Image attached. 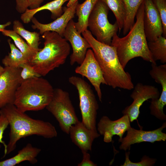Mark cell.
<instances>
[{
  "label": "cell",
  "instance_id": "6da1fadb",
  "mask_svg": "<svg viewBox=\"0 0 166 166\" xmlns=\"http://www.w3.org/2000/svg\"><path fill=\"white\" fill-rule=\"evenodd\" d=\"M81 34L90 45L106 85L113 89H133L134 85L131 76L121 65L116 48L98 41L88 29Z\"/></svg>",
  "mask_w": 166,
  "mask_h": 166
},
{
  "label": "cell",
  "instance_id": "7a4b0ae2",
  "mask_svg": "<svg viewBox=\"0 0 166 166\" xmlns=\"http://www.w3.org/2000/svg\"><path fill=\"white\" fill-rule=\"evenodd\" d=\"M0 112L6 117L10 126L6 155L15 149L17 142L22 138L35 135L51 139L57 135L55 127L50 123L33 119L19 111L13 104L6 105Z\"/></svg>",
  "mask_w": 166,
  "mask_h": 166
},
{
  "label": "cell",
  "instance_id": "3957f363",
  "mask_svg": "<svg viewBox=\"0 0 166 166\" xmlns=\"http://www.w3.org/2000/svg\"><path fill=\"white\" fill-rule=\"evenodd\" d=\"M144 12L143 1L136 13V21L126 35L120 38L116 34L113 37L111 45L116 48L119 60L124 69L130 60L138 57L156 64L148 48L144 32Z\"/></svg>",
  "mask_w": 166,
  "mask_h": 166
},
{
  "label": "cell",
  "instance_id": "277c9868",
  "mask_svg": "<svg viewBox=\"0 0 166 166\" xmlns=\"http://www.w3.org/2000/svg\"><path fill=\"white\" fill-rule=\"evenodd\" d=\"M44 46L28 63L41 76H45L64 64L70 54L67 41L57 33L47 31L43 34Z\"/></svg>",
  "mask_w": 166,
  "mask_h": 166
},
{
  "label": "cell",
  "instance_id": "5b68a950",
  "mask_svg": "<svg viewBox=\"0 0 166 166\" xmlns=\"http://www.w3.org/2000/svg\"><path fill=\"white\" fill-rule=\"evenodd\" d=\"M54 90L50 83L41 77L22 80L16 90L13 104L23 113L42 110L51 101Z\"/></svg>",
  "mask_w": 166,
  "mask_h": 166
},
{
  "label": "cell",
  "instance_id": "8992f818",
  "mask_svg": "<svg viewBox=\"0 0 166 166\" xmlns=\"http://www.w3.org/2000/svg\"><path fill=\"white\" fill-rule=\"evenodd\" d=\"M68 81L78 91L82 122L88 128L100 136L96 126L99 105L91 86L83 79L75 76L69 77Z\"/></svg>",
  "mask_w": 166,
  "mask_h": 166
},
{
  "label": "cell",
  "instance_id": "52a82bcc",
  "mask_svg": "<svg viewBox=\"0 0 166 166\" xmlns=\"http://www.w3.org/2000/svg\"><path fill=\"white\" fill-rule=\"evenodd\" d=\"M46 108L66 134H69L71 126L79 121L69 93L61 89H54L52 98Z\"/></svg>",
  "mask_w": 166,
  "mask_h": 166
},
{
  "label": "cell",
  "instance_id": "ba28073f",
  "mask_svg": "<svg viewBox=\"0 0 166 166\" xmlns=\"http://www.w3.org/2000/svg\"><path fill=\"white\" fill-rule=\"evenodd\" d=\"M109 9L103 1L98 0L90 14L88 21V28L96 39L101 43L111 45L113 37L119 29L116 21L110 23L108 18Z\"/></svg>",
  "mask_w": 166,
  "mask_h": 166
},
{
  "label": "cell",
  "instance_id": "9c48e42d",
  "mask_svg": "<svg viewBox=\"0 0 166 166\" xmlns=\"http://www.w3.org/2000/svg\"><path fill=\"white\" fill-rule=\"evenodd\" d=\"M77 67L75 72L86 77L89 81L97 93L99 99L102 101L101 84L106 85L99 65L92 49H89L81 63Z\"/></svg>",
  "mask_w": 166,
  "mask_h": 166
},
{
  "label": "cell",
  "instance_id": "30bf717a",
  "mask_svg": "<svg viewBox=\"0 0 166 166\" xmlns=\"http://www.w3.org/2000/svg\"><path fill=\"white\" fill-rule=\"evenodd\" d=\"M133 89L130 96L133 102L122 111L123 115L128 116L130 122L137 119L140 113V108L144 101L149 99H157L160 96L158 88L152 85L138 83Z\"/></svg>",
  "mask_w": 166,
  "mask_h": 166
},
{
  "label": "cell",
  "instance_id": "8fae6325",
  "mask_svg": "<svg viewBox=\"0 0 166 166\" xmlns=\"http://www.w3.org/2000/svg\"><path fill=\"white\" fill-rule=\"evenodd\" d=\"M5 68L0 77V110L7 105L13 104L16 90L22 81L21 68Z\"/></svg>",
  "mask_w": 166,
  "mask_h": 166
},
{
  "label": "cell",
  "instance_id": "7c38bea8",
  "mask_svg": "<svg viewBox=\"0 0 166 166\" xmlns=\"http://www.w3.org/2000/svg\"><path fill=\"white\" fill-rule=\"evenodd\" d=\"M166 127V122L164 123L160 127L151 131H144L142 129L137 130L131 127L127 131L126 136L122 138L119 142L121 143L119 148L126 151L130 149L132 145L136 143L144 142L153 143L156 141H165L166 134L162 131Z\"/></svg>",
  "mask_w": 166,
  "mask_h": 166
},
{
  "label": "cell",
  "instance_id": "4fadbf2b",
  "mask_svg": "<svg viewBox=\"0 0 166 166\" xmlns=\"http://www.w3.org/2000/svg\"><path fill=\"white\" fill-rule=\"evenodd\" d=\"M74 23L73 19L69 21L63 35V37L70 43L72 48V53L70 57V63L71 65L75 63L81 64L85 58L87 50L91 48L88 42L77 30Z\"/></svg>",
  "mask_w": 166,
  "mask_h": 166
},
{
  "label": "cell",
  "instance_id": "5bb4252c",
  "mask_svg": "<svg viewBox=\"0 0 166 166\" xmlns=\"http://www.w3.org/2000/svg\"><path fill=\"white\" fill-rule=\"evenodd\" d=\"M131 127L129 117L126 115L115 121L104 116L100 120L97 128L98 133L103 136L104 141L109 143L112 142L113 136L116 135L119 137V142L125 132Z\"/></svg>",
  "mask_w": 166,
  "mask_h": 166
},
{
  "label": "cell",
  "instance_id": "9a60e30c",
  "mask_svg": "<svg viewBox=\"0 0 166 166\" xmlns=\"http://www.w3.org/2000/svg\"><path fill=\"white\" fill-rule=\"evenodd\" d=\"M143 25L147 42L153 41L162 35L163 29L159 14L152 0H144Z\"/></svg>",
  "mask_w": 166,
  "mask_h": 166
},
{
  "label": "cell",
  "instance_id": "2e32d148",
  "mask_svg": "<svg viewBox=\"0 0 166 166\" xmlns=\"http://www.w3.org/2000/svg\"><path fill=\"white\" fill-rule=\"evenodd\" d=\"M78 3L76 2L70 6L65 8L64 11L60 17L53 22L48 24H42L33 17L31 21L33 25L32 28L34 30L37 29L39 31V34H42L45 32L50 31L55 32L63 37L64 34L69 21L74 17L76 14V6Z\"/></svg>",
  "mask_w": 166,
  "mask_h": 166
},
{
  "label": "cell",
  "instance_id": "e0dca14e",
  "mask_svg": "<svg viewBox=\"0 0 166 166\" xmlns=\"http://www.w3.org/2000/svg\"><path fill=\"white\" fill-rule=\"evenodd\" d=\"M69 134L72 142L81 152L91 151L93 141L99 136L88 128L79 121L71 126Z\"/></svg>",
  "mask_w": 166,
  "mask_h": 166
},
{
  "label": "cell",
  "instance_id": "ac0fdd59",
  "mask_svg": "<svg viewBox=\"0 0 166 166\" xmlns=\"http://www.w3.org/2000/svg\"><path fill=\"white\" fill-rule=\"evenodd\" d=\"M149 74L155 81L161 85V93L159 98L152 100V104L156 109L162 110L166 105V64L158 66L152 64Z\"/></svg>",
  "mask_w": 166,
  "mask_h": 166
},
{
  "label": "cell",
  "instance_id": "d6986e66",
  "mask_svg": "<svg viewBox=\"0 0 166 166\" xmlns=\"http://www.w3.org/2000/svg\"><path fill=\"white\" fill-rule=\"evenodd\" d=\"M41 151L40 148L28 143L14 156L0 161V166H14L24 161H28L32 164H35L38 161L37 157Z\"/></svg>",
  "mask_w": 166,
  "mask_h": 166
},
{
  "label": "cell",
  "instance_id": "ffe728a7",
  "mask_svg": "<svg viewBox=\"0 0 166 166\" xmlns=\"http://www.w3.org/2000/svg\"><path fill=\"white\" fill-rule=\"evenodd\" d=\"M69 0H54L34 9L28 8L22 14L20 18L23 22L27 24L30 22L34 15L37 12L44 10H48L51 13V18L55 20L63 14L62 6Z\"/></svg>",
  "mask_w": 166,
  "mask_h": 166
},
{
  "label": "cell",
  "instance_id": "44dd1931",
  "mask_svg": "<svg viewBox=\"0 0 166 166\" xmlns=\"http://www.w3.org/2000/svg\"><path fill=\"white\" fill-rule=\"evenodd\" d=\"M98 0H85L81 4H77L76 13L78 21L75 22V27L80 33L87 29L88 21L89 16Z\"/></svg>",
  "mask_w": 166,
  "mask_h": 166
},
{
  "label": "cell",
  "instance_id": "7402d4cb",
  "mask_svg": "<svg viewBox=\"0 0 166 166\" xmlns=\"http://www.w3.org/2000/svg\"><path fill=\"white\" fill-rule=\"evenodd\" d=\"M10 52L2 60V64L5 67L13 68H20L22 64L28 62V60L21 51L16 46L11 40H7Z\"/></svg>",
  "mask_w": 166,
  "mask_h": 166
},
{
  "label": "cell",
  "instance_id": "603a6c76",
  "mask_svg": "<svg viewBox=\"0 0 166 166\" xmlns=\"http://www.w3.org/2000/svg\"><path fill=\"white\" fill-rule=\"evenodd\" d=\"M144 0H123L125 9L126 15L123 28V33L126 35L134 23V19L137 11Z\"/></svg>",
  "mask_w": 166,
  "mask_h": 166
},
{
  "label": "cell",
  "instance_id": "cb8c5ba5",
  "mask_svg": "<svg viewBox=\"0 0 166 166\" xmlns=\"http://www.w3.org/2000/svg\"><path fill=\"white\" fill-rule=\"evenodd\" d=\"M13 30L24 39L29 45L32 49L38 51L40 44V34L37 32H30L24 28L22 24L18 20H14L13 22Z\"/></svg>",
  "mask_w": 166,
  "mask_h": 166
},
{
  "label": "cell",
  "instance_id": "d4e9b609",
  "mask_svg": "<svg viewBox=\"0 0 166 166\" xmlns=\"http://www.w3.org/2000/svg\"><path fill=\"white\" fill-rule=\"evenodd\" d=\"M148 48L155 61H159L164 64L166 63V37L162 35L155 41L148 42Z\"/></svg>",
  "mask_w": 166,
  "mask_h": 166
},
{
  "label": "cell",
  "instance_id": "484cf974",
  "mask_svg": "<svg viewBox=\"0 0 166 166\" xmlns=\"http://www.w3.org/2000/svg\"><path fill=\"white\" fill-rule=\"evenodd\" d=\"M1 32L4 36L9 37L13 40L16 46L27 59L28 62L34 57L37 52L30 47L14 30L5 29Z\"/></svg>",
  "mask_w": 166,
  "mask_h": 166
},
{
  "label": "cell",
  "instance_id": "4316f807",
  "mask_svg": "<svg viewBox=\"0 0 166 166\" xmlns=\"http://www.w3.org/2000/svg\"><path fill=\"white\" fill-rule=\"evenodd\" d=\"M105 2L113 13L120 32L124 25L126 11L123 0H101Z\"/></svg>",
  "mask_w": 166,
  "mask_h": 166
},
{
  "label": "cell",
  "instance_id": "83f0119b",
  "mask_svg": "<svg viewBox=\"0 0 166 166\" xmlns=\"http://www.w3.org/2000/svg\"><path fill=\"white\" fill-rule=\"evenodd\" d=\"M129 152H125V160L124 164L121 166H152L154 165L156 159L151 158L148 156L144 155L141 160V161L137 162L131 161L129 159Z\"/></svg>",
  "mask_w": 166,
  "mask_h": 166
},
{
  "label": "cell",
  "instance_id": "f1b7e54d",
  "mask_svg": "<svg viewBox=\"0 0 166 166\" xmlns=\"http://www.w3.org/2000/svg\"><path fill=\"white\" fill-rule=\"evenodd\" d=\"M160 15L163 29L162 36L166 37V0H152Z\"/></svg>",
  "mask_w": 166,
  "mask_h": 166
},
{
  "label": "cell",
  "instance_id": "f546056e",
  "mask_svg": "<svg viewBox=\"0 0 166 166\" xmlns=\"http://www.w3.org/2000/svg\"><path fill=\"white\" fill-rule=\"evenodd\" d=\"M20 67L21 68L20 76L22 80L41 77L28 62L22 64Z\"/></svg>",
  "mask_w": 166,
  "mask_h": 166
},
{
  "label": "cell",
  "instance_id": "4dcf8cb0",
  "mask_svg": "<svg viewBox=\"0 0 166 166\" xmlns=\"http://www.w3.org/2000/svg\"><path fill=\"white\" fill-rule=\"evenodd\" d=\"M9 125L8 121L6 117L2 113L0 112V148L1 144L4 147V156L6 155L7 145L3 140V135L5 130Z\"/></svg>",
  "mask_w": 166,
  "mask_h": 166
},
{
  "label": "cell",
  "instance_id": "1f68e13d",
  "mask_svg": "<svg viewBox=\"0 0 166 166\" xmlns=\"http://www.w3.org/2000/svg\"><path fill=\"white\" fill-rule=\"evenodd\" d=\"M83 155L82 159L77 164L78 166H96L97 164L91 160V156L88 152H82Z\"/></svg>",
  "mask_w": 166,
  "mask_h": 166
},
{
  "label": "cell",
  "instance_id": "d6a6232c",
  "mask_svg": "<svg viewBox=\"0 0 166 166\" xmlns=\"http://www.w3.org/2000/svg\"><path fill=\"white\" fill-rule=\"evenodd\" d=\"M16 9L19 13H24L28 7L27 0H15Z\"/></svg>",
  "mask_w": 166,
  "mask_h": 166
},
{
  "label": "cell",
  "instance_id": "836d02e7",
  "mask_svg": "<svg viewBox=\"0 0 166 166\" xmlns=\"http://www.w3.org/2000/svg\"><path fill=\"white\" fill-rule=\"evenodd\" d=\"M44 0H27L28 7L30 9H34L40 6Z\"/></svg>",
  "mask_w": 166,
  "mask_h": 166
},
{
  "label": "cell",
  "instance_id": "e575fe53",
  "mask_svg": "<svg viewBox=\"0 0 166 166\" xmlns=\"http://www.w3.org/2000/svg\"><path fill=\"white\" fill-rule=\"evenodd\" d=\"M11 24L10 22L9 21L3 24H0V32H2L7 26H10Z\"/></svg>",
  "mask_w": 166,
  "mask_h": 166
},
{
  "label": "cell",
  "instance_id": "d590c367",
  "mask_svg": "<svg viewBox=\"0 0 166 166\" xmlns=\"http://www.w3.org/2000/svg\"><path fill=\"white\" fill-rule=\"evenodd\" d=\"M78 0H69L67 5V7L70 6L76 2L78 1Z\"/></svg>",
  "mask_w": 166,
  "mask_h": 166
},
{
  "label": "cell",
  "instance_id": "8d00e7d4",
  "mask_svg": "<svg viewBox=\"0 0 166 166\" xmlns=\"http://www.w3.org/2000/svg\"><path fill=\"white\" fill-rule=\"evenodd\" d=\"M5 70V68L3 67L0 65V77L3 74Z\"/></svg>",
  "mask_w": 166,
  "mask_h": 166
},
{
  "label": "cell",
  "instance_id": "74e56055",
  "mask_svg": "<svg viewBox=\"0 0 166 166\" xmlns=\"http://www.w3.org/2000/svg\"></svg>",
  "mask_w": 166,
  "mask_h": 166
}]
</instances>
